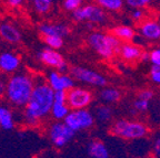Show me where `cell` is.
<instances>
[{"instance_id":"83f0119b","label":"cell","mask_w":160,"mask_h":158,"mask_svg":"<svg viewBox=\"0 0 160 158\" xmlns=\"http://www.w3.org/2000/svg\"><path fill=\"white\" fill-rule=\"evenodd\" d=\"M149 62L151 65H157L160 67V48L158 49H153L152 51L149 53Z\"/></svg>"},{"instance_id":"277c9868","label":"cell","mask_w":160,"mask_h":158,"mask_svg":"<svg viewBox=\"0 0 160 158\" xmlns=\"http://www.w3.org/2000/svg\"><path fill=\"white\" fill-rule=\"evenodd\" d=\"M111 133L125 139H140L148 134V127L137 121L118 119L111 127Z\"/></svg>"},{"instance_id":"f546056e","label":"cell","mask_w":160,"mask_h":158,"mask_svg":"<svg viewBox=\"0 0 160 158\" xmlns=\"http://www.w3.org/2000/svg\"><path fill=\"white\" fill-rule=\"evenodd\" d=\"M150 77H151V81L160 85V67L151 65V69H150Z\"/></svg>"},{"instance_id":"74e56055","label":"cell","mask_w":160,"mask_h":158,"mask_svg":"<svg viewBox=\"0 0 160 158\" xmlns=\"http://www.w3.org/2000/svg\"><path fill=\"white\" fill-rule=\"evenodd\" d=\"M0 77H1V73H0Z\"/></svg>"},{"instance_id":"d6a6232c","label":"cell","mask_w":160,"mask_h":158,"mask_svg":"<svg viewBox=\"0 0 160 158\" xmlns=\"http://www.w3.org/2000/svg\"><path fill=\"white\" fill-rule=\"evenodd\" d=\"M143 16L145 13H143L142 9H133V11L131 12V18L135 21H141L143 19Z\"/></svg>"},{"instance_id":"ba28073f","label":"cell","mask_w":160,"mask_h":158,"mask_svg":"<svg viewBox=\"0 0 160 158\" xmlns=\"http://www.w3.org/2000/svg\"><path fill=\"white\" fill-rule=\"evenodd\" d=\"M37 59L41 64L56 70L59 73H67L69 71V65L58 50L50 49L47 47L42 48L37 52Z\"/></svg>"},{"instance_id":"603a6c76","label":"cell","mask_w":160,"mask_h":158,"mask_svg":"<svg viewBox=\"0 0 160 158\" xmlns=\"http://www.w3.org/2000/svg\"><path fill=\"white\" fill-rule=\"evenodd\" d=\"M111 35H115L116 38L121 41H130L135 38V30L129 26H117L112 28L111 30Z\"/></svg>"},{"instance_id":"30bf717a","label":"cell","mask_w":160,"mask_h":158,"mask_svg":"<svg viewBox=\"0 0 160 158\" xmlns=\"http://www.w3.org/2000/svg\"><path fill=\"white\" fill-rule=\"evenodd\" d=\"M93 95L87 89L73 86L67 91V105L70 109H87L92 103Z\"/></svg>"},{"instance_id":"836d02e7","label":"cell","mask_w":160,"mask_h":158,"mask_svg":"<svg viewBox=\"0 0 160 158\" xmlns=\"http://www.w3.org/2000/svg\"><path fill=\"white\" fill-rule=\"evenodd\" d=\"M152 151L153 154L157 158H160V136L157 137L153 142V146H152Z\"/></svg>"},{"instance_id":"e0dca14e","label":"cell","mask_w":160,"mask_h":158,"mask_svg":"<svg viewBox=\"0 0 160 158\" xmlns=\"http://www.w3.org/2000/svg\"><path fill=\"white\" fill-rule=\"evenodd\" d=\"M140 35L147 40L160 39V26L155 20H145L139 27Z\"/></svg>"},{"instance_id":"f1b7e54d","label":"cell","mask_w":160,"mask_h":158,"mask_svg":"<svg viewBox=\"0 0 160 158\" xmlns=\"http://www.w3.org/2000/svg\"><path fill=\"white\" fill-rule=\"evenodd\" d=\"M133 107H135L136 111L145 112L149 109V101H145V100L138 99L133 102Z\"/></svg>"},{"instance_id":"d590c367","label":"cell","mask_w":160,"mask_h":158,"mask_svg":"<svg viewBox=\"0 0 160 158\" xmlns=\"http://www.w3.org/2000/svg\"><path fill=\"white\" fill-rule=\"evenodd\" d=\"M140 60L149 61V53H148V52H141V55H140Z\"/></svg>"},{"instance_id":"d6986e66","label":"cell","mask_w":160,"mask_h":158,"mask_svg":"<svg viewBox=\"0 0 160 158\" xmlns=\"http://www.w3.org/2000/svg\"><path fill=\"white\" fill-rule=\"evenodd\" d=\"M93 114V117L95 119H97L98 122L102 124L109 123L112 118V109L109 106V104H100L96 107L95 113Z\"/></svg>"},{"instance_id":"4fadbf2b","label":"cell","mask_w":160,"mask_h":158,"mask_svg":"<svg viewBox=\"0 0 160 158\" xmlns=\"http://www.w3.org/2000/svg\"><path fill=\"white\" fill-rule=\"evenodd\" d=\"M70 109L67 105V92L57 91L53 96V104L50 111V115L55 121H63Z\"/></svg>"},{"instance_id":"e575fe53","label":"cell","mask_w":160,"mask_h":158,"mask_svg":"<svg viewBox=\"0 0 160 158\" xmlns=\"http://www.w3.org/2000/svg\"><path fill=\"white\" fill-rule=\"evenodd\" d=\"M6 92V80L5 77H0V97L5 95Z\"/></svg>"},{"instance_id":"8992f818","label":"cell","mask_w":160,"mask_h":158,"mask_svg":"<svg viewBox=\"0 0 160 158\" xmlns=\"http://www.w3.org/2000/svg\"><path fill=\"white\" fill-rule=\"evenodd\" d=\"M95 117L93 114L87 109H70L67 116L63 119V123L72 129L75 133L81 131H87L95 125Z\"/></svg>"},{"instance_id":"ac0fdd59","label":"cell","mask_w":160,"mask_h":158,"mask_svg":"<svg viewBox=\"0 0 160 158\" xmlns=\"http://www.w3.org/2000/svg\"><path fill=\"white\" fill-rule=\"evenodd\" d=\"M87 153L90 158H110L107 146L101 141H91L87 146Z\"/></svg>"},{"instance_id":"ffe728a7","label":"cell","mask_w":160,"mask_h":158,"mask_svg":"<svg viewBox=\"0 0 160 158\" xmlns=\"http://www.w3.org/2000/svg\"><path fill=\"white\" fill-rule=\"evenodd\" d=\"M141 50L137 45L132 44H122L119 50L120 55L122 57V59L127 60V61H135V60L140 59V55H141Z\"/></svg>"},{"instance_id":"7a4b0ae2","label":"cell","mask_w":160,"mask_h":158,"mask_svg":"<svg viewBox=\"0 0 160 158\" xmlns=\"http://www.w3.org/2000/svg\"><path fill=\"white\" fill-rule=\"evenodd\" d=\"M36 77L29 72H16L6 81L5 96L12 107L21 109L27 105L35 86Z\"/></svg>"},{"instance_id":"52a82bcc","label":"cell","mask_w":160,"mask_h":158,"mask_svg":"<svg viewBox=\"0 0 160 158\" xmlns=\"http://www.w3.org/2000/svg\"><path fill=\"white\" fill-rule=\"evenodd\" d=\"M48 138L56 148H63L72 141L76 133L70 129L63 121H55L50 124L47 131Z\"/></svg>"},{"instance_id":"8d00e7d4","label":"cell","mask_w":160,"mask_h":158,"mask_svg":"<svg viewBox=\"0 0 160 158\" xmlns=\"http://www.w3.org/2000/svg\"><path fill=\"white\" fill-rule=\"evenodd\" d=\"M158 23H159V26H160V19H159V22H158Z\"/></svg>"},{"instance_id":"d4e9b609","label":"cell","mask_w":160,"mask_h":158,"mask_svg":"<svg viewBox=\"0 0 160 158\" xmlns=\"http://www.w3.org/2000/svg\"><path fill=\"white\" fill-rule=\"evenodd\" d=\"M98 5L103 10L119 11L123 6V0H97Z\"/></svg>"},{"instance_id":"4dcf8cb0","label":"cell","mask_w":160,"mask_h":158,"mask_svg":"<svg viewBox=\"0 0 160 158\" xmlns=\"http://www.w3.org/2000/svg\"><path fill=\"white\" fill-rule=\"evenodd\" d=\"M152 97H153V92L150 91V90H142V91H140L139 94H138V99L145 100V101H150Z\"/></svg>"},{"instance_id":"484cf974","label":"cell","mask_w":160,"mask_h":158,"mask_svg":"<svg viewBox=\"0 0 160 158\" xmlns=\"http://www.w3.org/2000/svg\"><path fill=\"white\" fill-rule=\"evenodd\" d=\"M83 5V0H63L62 8L68 12H73L75 10L80 8Z\"/></svg>"},{"instance_id":"7c38bea8","label":"cell","mask_w":160,"mask_h":158,"mask_svg":"<svg viewBox=\"0 0 160 158\" xmlns=\"http://www.w3.org/2000/svg\"><path fill=\"white\" fill-rule=\"evenodd\" d=\"M21 67V58L13 51H3L0 53V73L13 74Z\"/></svg>"},{"instance_id":"5b68a950","label":"cell","mask_w":160,"mask_h":158,"mask_svg":"<svg viewBox=\"0 0 160 158\" xmlns=\"http://www.w3.org/2000/svg\"><path fill=\"white\" fill-rule=\"evenodd\" d=\"M71 17L76 22H88L91 25H102L107 20L106 11L99 5L95 3L82 5L71 12Z\"/></svg>"},{"instance_id":"f35d334b","label":"cell","mask_w":160,"mask_h":158,"mask_svg":"<svg viewBox=\"0 0 160 158\" xmlns=\"http://www.w3.org/2000/svg\"><path fill=\"white\" fill-rule=\"evenodd\" d=\"M95 1H97V0H95Z\"/></svg>"},{"instance_id":"6da1fadb","label":"cell","mask_w":160,"mask_h":158,"mask_svg":"<svg viewBox=\"0 0 160 158\" xmlns=\"http://www.w3.org/2000/svg\"><path fill=\"white\" fill-rule=\"evenodd\" d=\"M55 91L48 85L45 79L36 77L32 93L25 107L22 109L21 122L29 128H33L50 115L53 104Z\"/></svg>"},{"instance_id":"1f68e13d","label":"cell","mask_w":160,"mask_h":158,"mask_svg":"<svg viewBox=\"0 0 160 158\" xmlns=\"http://www.w3.org/2000/svg\"><path fill=\"white\" fill-rule=\"evenodd\" d=\"M26 0H6V3L8 7L12 8V9H17V8L22 7L25 5Z\"/></svg>"},{"instance_id":"9a60e30c","label":"cell","mask_w":160,"mask_h":158,"mask_svg":"<svg viewBox=\"0 0 160 158\" xmlns=\"http://www.w3.org/2000/svg\"><path fill=\"white\" fill-rule=\"evenodd\" d=\"M0 38L10 44H19L22 40V33L13 23L2 21L0 22Z\"/></svg>"},{"instance_id":"7402d4cb","label":"cell","mask_w":160,"mask_h":158,"mask_svg":"<svg viewBox=\"0 0 160 158\" xmlns=\"http://www.w3.org/2000/svg\"><path fill=\"white\" fill-rule=\"evenodd\" d=\"M121 97V93L119 90L113 87H106L99 92V99L105 104H112L118 102Z\"/></svg>"},{"instance_id":"2e32d148","label":"cell","mask_w":160,"mask_h":158,"mask_svg":"<svg viewBox=\"0 0 160 158\" xmlns=\"http://www.w3.org/2000/svg\"><path fill=\"white\" fill-rule=\"evenodd\" d=\"M16 127V116L12 109L7 104H0V129L6 132L13 131Z\"/></svg>"},{"instance_id":"3957f363","label":"cell","mask_w":160,"mask_h":158,"mask_svg":"<svg viewBox=\"0 0 160 158\" xmlns=\"http://www.w3.org/2000/svg\"><path fill=\"white\" fill-rule=\"evenodd\" d=\"M88 44L99 57L103 59L112 58L115 53H119V50L122 45L121 41L112 35L93 31L87 38Z\"/></svg>"},{"instance_id":"cb8c5ba5","label":"cell","mask_w":160,"mask_h":158,"mask_svg":"<svg viewBox=\"0 0 160 158\" xmlns=\"http://www.w3.org/2000/svg\"><path fill=\"white\" fill-rule=\"evenodd\" d=\"M42 40L46 47L53 50H60L65 44V39L61 37H56V35H46V37H42Z\"/></svg>"},{"instance_id":"5bb4252c","label":"cell","mask_w":160,"mask_h":158,"mask_svg":"<svg viewBox=\"0 0 160 158\" xmlns=\"http://www.w3.org/2000/svg\"><path fill=\"white\" fill-rule=\"evenodd\" d=\"M38 31L42 37L46 35H56V37L67 38L70 35V28L62 22H41L38 25Z\"/></svg>"},{"instance_id":"8fae6325","label":"cell","mask_w":160,"mask_h":158,"mask_svg":"<svg viewBox=\"0 0 160 158\" xmlns=\"http://www.w3.org/2000/svg\"><path fill=\"white\" fill-rule=\"evenodd\" d=\"M46 82L48 83L51 89L55 92L57 91H66L72 89L75 86V80L70 74L67 73H59L58 71L53 70L50 71L46 75Z\"/></svg>"},{"instance_id":"9c48e42d","label":"cell","mask_w":160,"mask_h":158,"mask_svg":"<svg viewBox=\"0 0 160 158\" xmlns=\"http://www.w3.org/2000/svg\"><path fill=\"white\" fill-rule=\"evenodd\" d=\"M69 71L70 75L73 77L75 81L97 87H103L107 84V79L102 74H100L91 69H88V67L76 65V67H69Z\"/></svg>"},{"instance_id":"4316f807","label":"cell","mask_w":160,"mask_h":158,"mask_svg":"<svg viewBox=\"0 0 160 158\" xmlns=\"http://www.w3.org/2000/svg\"><path fill=\"white\" fill-rule=\"evenodd\" d=\"M127 5L130 8H133V9H142L146 8L150 2L151 0H126Z\"/></svg>"},{"instance_id":"44dd1931","label":"cell","mask_w":160,"mask_h":158,"mask_svg":"<svg viewBox=\"0 0 160 158\" xmlns=\"http://www.w3.org/2000/svg\"><path fill=\"white\" fill-rule=\"evenodd\" d=\"M56 0H30L32 9L37 15L46 16L51 11Z\"/></svg>"}]
</instances>
